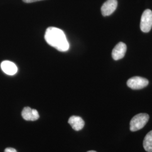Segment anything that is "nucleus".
Wrapping results in <instances>:
<instances>
[{
	"instance_id": "7",
	"label": "nucleus",
	"mask_w": 152,
	"mask_h": 152,
	"mask_svg": "<svg viewBox=\"0 0 152 152\" xmlns=\"http://www.w3.org/2000/svg\"><path fill=\"white\" fill-rule=\"evenodd\" d=\"M22 117L26 121H34L38 120L39 117L38 111L36 109L31 108L30 107H25L22 112Z\"/></svg>"
},
{
	"instance_id": "6",
	"label": "nucleus",
	"mask_w": 152,
	"mask_h": 152,
	"mask_svg": "<svg viewBox=\"0 0 152 152\" xmlns=\"http://www.w3.org/2000/svg\"><path fill=\"white\" fill-rule=\"evenodd\" d=\"M126 50V45L122 42H120L116 45L112 50V56L113 59L114 60H118L122 59L125 55Z\"/></svg>"
},
{
	"instance_id": "4",
	"label": "nucleus",
	"mask_w": 152,
	"mask_h": 152,
	"mask_svg": "<svg viewBox=\"0 0 152 152\" xmlns=\"http://www.w3.org/2000/svg\"><path fill=\"white\" fill-rule=\"evenodd\" d=\"M148 80L143 77L135 76L130 78L127 82V85L132 90H140L148 85Z\"/></svg>"
},
{
	"instance_id": "12",
	"label": "nucleus",
	"mask_w": 152,
	"mask_h": 152,
	"mask_svg": "<svg viewBox=\"0 0 152 152\" xmlns=\"http://www.w3.org/2000/svg\"><path fill=\"white\" fill-rule=\"evenodd\" d=\"M39 1H42V0H23V1L25 3H32V2H35Z\"/></svg>"
},
{
	"instance_id": "11",
	"label": "nucleus",
	"mask_w": 152,
	"mask_h": 152,
	"mask_svg": "<svg viewBox=\"0 0 152 152\" xmlns=\"http://www.w3.org/2000/svg\"><path fill=\"white\" fill-rule=\"evenodd\" d=\"M4 152H17L16 149L12 148H7L5 149Z\"/></svg>"
},
{
	"instance_id": "3",
	"label": "nucleus",
	"mask_w": 152,
	"mask_h": 152,
	"mask_svg": "<svg viewBox=\"0 0 152 152\" xmlns=\"http://www.w3.org/2000/svg\"><path fill=\"white\" fill-rule=\"evenodd\" d=\"M140 29L144 33L149 32L152 27V11L147 9L143 12L140 21Z\"/></svg>"
},
{
	"instance_id": "9",
	"label": "nucleus",
	"mask_w": 152,
	"mask_h": 152,
	"mask_svg": "<svg viewBox=\"0 0 152 152\" xmlns=\"http://www.w3.org/2000/svg\"><path fill=\"white\" fill-rule=\"evenodd\" d=\"M68 123L72 129L76 131L81 130L85 126V122L81 117L76 115L71 117L68 120Z\"/></svg>"
},
{
	"instance_id": "13",
	"label": "nucleus",
	"mask_w": 152,
	"mask_h": 152,
	"mask_svg": "<svg viewBox=\"0 0 152 152\" xmlns=\"http://www.w3.org/2000/svg\"><path fill=\"white\" fill-rule=\"evenodd\" d=\"M87 152H96V151H88Z\"/></svg>"
},
{
	"instance_id": "8",
	"label": "nucleus",
	"mask_w": 152,
	"mask_h": 152,
	"mask_svg": "<svg viewBox=\"0 0 152 152\" xmlns=\"http://www.w3.org/2000/svg\"><path fill=\"white\" fill-rule=\"evenodd\" d=\"M1 68L5 73L10 76L14 75L18 71L16 65L14 63L8 60L2 61L1 64Z\"/></svg>"
},
{
	"instance_id": "1",
	"label": "nucleus",
	"mask_w": 152,
	"mask_h": 152,
	"mask_svg": "<svg viewBox=\"0 0 152 152\" xmlns=\"http://www.w3.org/2000/svg\"><path fill=\"white\" fill-rule=\"evenodd\" d=\"M45 39L48 44L59 51L65 52L69 49L65 33L58 28H48L45 32Z\"/></svg>"
},
{
	"instance_id": "10",
	"label": "nucleus",
	"mask_w": 152,
	"mask_h": 152,
	"mask_svg": "<svg viewBox=\"0 0 152 152\" xmlns=\"http://www.w3.org/2000/svg\"><path fill=\"white\" fill-rule=\"evenodd\" d=\"M143 147L148 152H152V131L148 132L143 141Z\"/></svg>"
},
{
	"instance_id": "2",
	"label": "nucleus",
	"mask_w": 152,
	"mask_h": 152,
	"mask_svg": "<svg viewBox=\"0 0 152 152\" xmlns=\"http://www.w3.org/2000/svg\"><path fill=\"white\" fill-rule=\"evenodd\" d=\"M149 118V116L146 113H140L135 115L130 122V130L136 131L141 130L146 125Z\"/></svg>"
},
{
	"instance_id": "5",
	"label": "nucleus",
	"mask_w": 152,
	"mask_h": 152,
	"mask_svg": "<svg viewBox=\"0 0 152 152\" xmlns=\"http://www.w3.org/2000/svg\"><path fill=\"white\" fill-rule=\"evenodd\" d=\"M118 5L117 0H107L102 6L101 11L104 16H109L116 10Z\"/></svg>"
}]
</instances>
